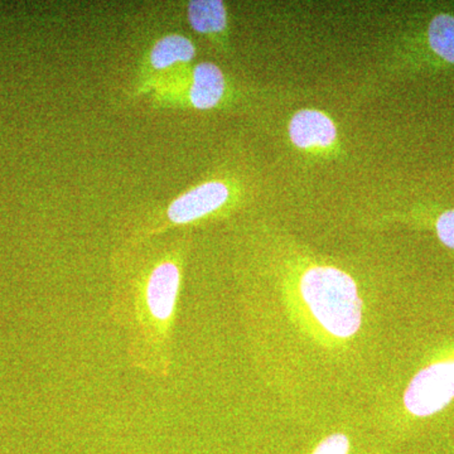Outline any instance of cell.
<instances>
[{
	"label": "cell",
	"mask_w": 454,
	"mask_h": 454,
	"mask_svg": "<svg viewBox=\"0 0 454 454\" xmlns=\"http://www.w3.org/2000/svg\"><path fill=\"white\" fill-rule=\"evenodd\" d=\"M182 259L181 245L172 240L127 243L116 258L110 317L124 333L130 366L155 379L172 372Z\"/></svg>",
	"instance_id": "obj_1"
},
{
	"label": "cell",
	"mask_w": 454,
	"mask_h": 454,
	"mask_svg": "<svg viewBox=\"0 0 454 454\" xmlns=\"http://www.w3.org/2000/svg\"><path fill=\"white\" fill-rule=\"evenodd\" d=\"M301 293L310 313L333 336L348 339L357 333L363 317V303L351 277L331 267H315L306 271Z\"/></svg>",
	"instance_id": "obj_2"
},
{
	"label": "cell",
	"mask_w": 454,
	"mask_h": 454,
	"mask_svg": "<svg viewBox=\"0 0 454 454\" xmlns=\"http://www.w3.org/2000/svg\"><path fill=\"white\" fill-rule=\"evenodd\" d=\"M229 199V187L223 182L210 181L199 184L173 200L162 214L146 220L143 225L137 227L131 232L128 243L149 240L166 234L173 227L196 223L220 210Z\"/></svg>",
	"instance_id": "obj_3"
},
{
	"label": "cell",
	"mask_w": 454,
	"mask_h": 454,
	"mask_svg": "<svg viewBox=\"0 0 454 454\" xmlns=\"http://www.w3.org/2000/svg\"><path fill=\"white\" fill-rule=\"evenodd\" d=\"M196 56V47L182 35H167L160 38L146 53L137 77L136 94H152L162 83L181 74V67Z\"/></svg>",
	"instance_id": "obj_4"
},
{
	"label": "cell",
	"mask_w": 454,
	"mask_h": 454,
	"mask_svg": "<svg viewBox=\"0 0 454 454\" xmlns=\"http://www.w3.org/2000/svg\"><path fill=\"white\" fill-rule=\"evenodd\" d=\"M454 397V361L433 364L409 384L404 395L406 409L418 417L442 411Z\"/></svg>",
	"instance_id": "obj_5"
},
{
	"label": "cell",
	"mask_w": 454,
	"mask_h": 454,
	"mask_svg": "<svg viewBox=\"0 0 454 454\" xmlns=\"http://www.w3.org/2000/svg\"><path fill=\"white\" fill-rule=\"evenodd\" d=\"M226 82L219 66L211 62L196 65L190 76L179 74L155 90L152 97L184 91L188 106L199 110H210L219 106L225 95Z\"/></svg>",
	"instance_id": "obj_6"
},
{
	"label": "cell",
	"mask_w": 454,
	"mask_h": 454,
	"mask_svg": "<svg viewBox=\"0 0 454 454\" xmlns=\"http://www.w3.org/2000/svg\"><path fill=\"white\" fill-rule=\"evenodd\" d=\"M289 136L298 148L330 146L336 140L337 131L333 121L317 110H301L293 116Z\"/></svg>",
	"instance_id": "obj_7"
},
{
	"label": "cell",
	"mask_w": 454,
	"mask_h": 454,
	"mask_svg": "<svg viewBox=\"0 0 454 454\" xmlns=\"http://www.w3.org/2000/svg\"><path fill=\"white\" fill-rule=\"evenodd\" d=\"M190 26L201 35L223 33L227 26L225 5L219 0H193L187 9Z\"/></svg>",
	"instance_id": "obj_8"
},
{
	"label": "cell",
	"mask_w": 454,
	"mask_h": 454,
	"mask_svg": "<svg viewBox=\"0 0 454 454\" xmlns=\"http://www.w3.org/2000/svg\"><path fill=\"white\" fill-rule=\"evenodd\" d=\"M428 35L432 50L454 64V17L439 14L430 22Z\"/></svg>",
	"instance_id": "obj_9"
},
{
	"label": "cell",
	"mask_w": 454,
	"mask_h": 454,
	"mask_svg": "<svg viewBox=\"0 0 454 454\" xmlns=\"http://www.w3.org/2000/svg\"><path fill=\"white\" fill-rule=\"evenodd\" d=\"M349 442L343 434H333L319 443L313 454H348Z\"/></svg>",
	"instance_id": "obj_10"
},
{
	"label": "cell",
	"mask_w": 454,
	"mask_h": 454,
	"mask_svg": "<svg viewBox=\"0 0 454 454\" xmlns=\"http://www.w3.org/2000/svg\"><path fill=\"white\" fill-rule=\"evenodd\" d=\"M438 238L446 247L454 249V210L444 212L437 221Z\"/></svg>",
	"instance_id": "obj_11"
}]
</instances>
